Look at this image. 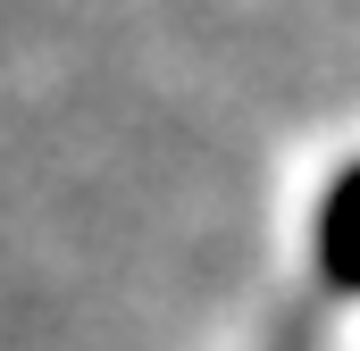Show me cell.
Masks as SVG:
<instances>
[{
  "instance_id": "6da1fadb",
  "label": "cell",
  "mask_w": 360,
  "mask_h": 351,
  "mask_svg": "<svg viewBox=\"0 0 360 351\" xmlns=\"http://www.w3.org/2000/svg\"><path fill=\"white\" fill-rule=\"evenodd\" d=\"M344 301H360V168H344V184H335L327 209H319V301H310V318H293V326L276 335V351L319 343V326H327Z\"/></svg>"
}]
</instances>
